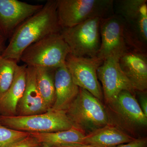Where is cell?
<instances>
[{
  "instance_id": "1",
  "label": "cell",
  "mask_w": 147,
  "mask_h": 147,
  "mask_svg": "<svg viewBox=\"0 0 147 147\" xmlns=\"http://www.w3.org/2000/svg\"><path fill=\"white\" fill-rule=\"evenodd\" d=\"M62 29L58 20L57 0H48L40 10L16 29L1 57L19 62L27 47L49 35L60 33Z\"/></svg>"
},
{
  "instance_id": "2",
  "label": "cell",
  "mask_w": 147,
  "mask_h": 147,
  "mask_svg": "<svg viewBox=\"0 0 147 147\" xmlns=\"http://www.w3.org/2000/svg\"><path fill=\"white\" fill-rule=\"evenodd\" d=\"M65 112L73 127L86 135L110 124L104 103L81 88Z\"/></svg>"
},
{
  "instance_id": "3",
  "label": "cell",
  "mask_w": 147,
  "mask_h": 147,
  "mask_svg": "<svg viewBox=\"0 0 147 147\" xmlns=\"http://www.w3.org/2000/svg\"><path fill=\"white\" fill-rule=\"evenodd\" d=\"M114 12L122 18L130 49L147 54V0H115Z\"/></svg>"
},
{
  "instance_id": "4",
  "label": "cell",
  "mask_w": 147,
  "mask_h": 147,
  "mask_svg": "<svg viewBox=\"0 0 147 147\" xmlns=\"http://www.w3.org/2000/svg\"><path fill=\"white\" fill-rule=\"evenodd\" d=\"M110 124L134 138L145 131L147 117L143 113L135 95L123 90L116 99L105 105Z\"/></svg>"
},
{
  "instance_id": "5",
  "label": "cell",
  "mask_w": 147,
  "mask_h": 147,
  "mask_svg": "<svg viewBox=\"0 0 147 147\" xmlns=\"http://www.w3.org/2000/svg\"><path fill=\"white\" fill-rule=\"evenodd\" d=\"M69 53L68 45L60 33L53 34L27 47L22 53L20 61L34 68L55 69L65 64Z\"/></svg>"
},
{
  "instance_id": "6",
  "label": "cell",
  "mask_w": 147,
  "mask_h": 147,
  "mask_svg": "<svg viewBox=\"0 0 147 147\" xmlns=\"http://www.w3.org/2000/svg\"><path fill=\"white\" fill-rule=\"evenodd\" d=\"M57 9L60 26L67 28L91 18L112 16L114 0H57Z\"/></svg>"
},
{
  "instance_id": "7",
  "label": "cell",
  "mask_w": 147,
  "mask_h": 147,
  "mask_svg": "<svg viewBox=\"0 0 147 147\" xmlns=\"http://www.w3.org/2000/svg\"><path fill=\"white\" fill-rule=\"evenodd\" d=\"M0 123L8 128L30 133L55 132L73 127L65 111L52 109L32 115L0 116Z\"/></svg>"
},
{
  "instance_id": "8",
  "label": "cell",
  "mask_w": 147,
  "mask_h": 147,
  "mask_svg": "<svg viewBox=\"0 0 147 147\" xmlns=\"http://www.w3.org/2000/svg\"><path fill=\"white\" fill-rule=\"evenodd\" d=\"M101 18H94L71 28H63L60 34L71 55L78 57H97L100 46Z\"/></svg>"
},
{
  "instance_id": "9",
  "label": "cell",
  "mask_w": 147,
  "mask_h": 147,
  "mask_svg": "<svg viewBox=\"0 0 147 147\" xmlns=\"http://www.w3.org/2000/svg\"><path fill=\"white\" fill-rule=\"evenodd\" d=\"M100 46L96 57L100 60L111 57L119 58L131 50L127 42L122 18L117 14L100 19Z\"/></svg>"
},
{
  "instance_id": "10",
  "label": "cell",
  "mask_w": 147,
  "mask_h": 147,
  "mask_svg": "<svg viewBox=\"0 0 147 147\" xmlns=\"http://www.w3.org/2000/svg\"><path fill=\"white\" fill-rule=\"evenodd\" d=\"M102 62L97 57H78L69 54L66 59L65 64L74 84L103 102V93L96 73Z\"/></svg>"
},
{
  "instance_id": "11",
  "label": "cell",
  "mask_w": 147,
  "mask_h": 147,
  "mask_svg": "<svg viewBox=\"0 0 147 147\" xmlns=\"http://www.w3.org/2000/svg\"><path fill=\"white\" fill-rule=\"evenodd\" d=\"M118 60L114 57L108 58L97 69V78L102 85L105 105L112 102L123 90L135 95V90L120 67Z\"/></svg>"
},
{
  "instance_id": "12",
  "label": "cell",
  "mask_w": 147,
  "mask_h": 147,
  "mask_svg": "<svg viewBox=\"0 0 147 147\" xmlns=\"http://www.w3.org/2000/svg\"><path fill=\"white\" fill-rule=\"evenodd\" d=\"M18 0H0V32L9 39L16 29L25 20L42 8Z\"/></svg>"
},
{
  "instance_id": "13",
  "label": "cell",
  "mask_w": 147,
  "mask_h": 147,
  "mask_svg": "<svg viewBox=\"0 0 147 147\" xmlns=\"http://www.w3.org/2000/svg\"><path fill=\"white\" fill-rule=\"evenodd\" d=\"M118 62L135 91L147 90V54L129 50L119 58Z\"/></svg>"
},
{
  "instance_id": "14",
  "label": "cell",
  "mask_w": 147,
  "mask_h": 147,
  "mask_svg": "<svg viewBox=\"0 0 147 147\" xmlns=\"http://www.w3.org/2000/svg\"><path fill=\"white\" fill-rule=\"evenodd\" d=\"M48 110L38 88L35 69L27 66L26 88L17 105L16 116L32 115Z\"/></svg>"
},
{
  "instance_id": "15",
  "label": "cell",
  "mask_w": 147,
  "mask_h": 147,
  "mask_svg": "<svg viewBox=\"0 0 147 147\" xmlns=\"http://www.w3.org/2000/svg\"><path fill=\"white\" fill-rule=\"evenodd\" d=\"M54 79L55 100L51 109L65 111L77 96L79 88L74 82L65 64L55 69Z\"/></svg>"
},
{
  "instance_id": "16",
  "label": "cell",
  "mask_w": 147,
  "mask_h": 147,
  "mask_svg": "<svg viewBox=\"0 0 147 147\" xmlns=\"http://www.w3.org/2000/svg\"><path fill=\"white\" fill-rule=\"evenodd\" d=\"M27 67L25 64L17 66L11 86L0 98V116H16L17 105L26 88Z\"/></svg>"
},
{
  "instance_id": "17",
  "label": "cell",
  "mask_w": 147,
  "mask_h": 147,
  "mask_svg": "<svg viewBox=\"0 0 147 147\" xmlns=\"http://www.w3.org/2000/svg\"><path fill=\"white\" fill-rule=\"evenodd\" d=\"M136 139L116 127L109 124L86 135L83 144L95 147H116Z\"/></svg>"
},
{
  "instance_id": "18",
  "label": "cell",
  "mask_w": 147,
  "mask_h": 147,
  "mask_svg": "<svg viewBox=\"0 0 147 147\" xmlns=\"http://www.w3.org/2000/svg\"><path fill=\"white\" fill-rule=\"evenodd\" d=\"M40 144H45L51 147L83 144V139L86 135L72 127L67 130L47 132L30 133Z\"/></svg>"
},
{
  "instance_id": "19",
  "label": "cell",
  "mask_w": 147,
  "mask_h": 147,
  "mask_svg": "<svg viewBox=\"0 0 147 147\" xmlns=\"http://www.w3.org/2000/svg\"><path fill=\"white\" fill-rule=\"evenodd\" d=\"M35 69L38 88L46 107L50 110L55 100L54 79L55 69L41 67Z\"/></svg>"
},
{
  "instance_id": "20",
  "label": "cell",
  "mask_w": 147,
  "mask_h": 147,
  "mask_svg": "<svg viewBox=\"0 0 147 147\" xmlns=\"http://www.w3.org/2000/svg\"><path fill=\"white\" fill-rule=\"evenodd\" d=\"M18 65L16 61L0 57V98L11 86Z\"/></svg>"
},
{
  "instance_id": "21",
  "label": "cell",
  "mask_w": 147,
  "mask_h": 147,
  "mask_svg": "<svg viewBox=\"0 0 147 147\" xmlns=\"http://www.w3.org/2000/svg\"><path fill=\"white\" fill-rule=\"evenodd\" d=\"M30 133L8 128L0 123V147H5L29 136Z\"/></svg>"
},
{
  "instance_id": "22",
  "label": "cell",
  "mask_w": 147,
  "mask_h": 147,
  "mask_svg": "<svg viewBox=\"0 0 147 147\" xmlns=\"http://www.w3.org/2000/svg\"><path fill=\"white\" fill-rule=\"evenodd\" d=\"M41 144L31 134L5 147H40Z\"/></svg>"
},
{
  "instance_id": "23",
  "label": "cell",
  "mask_w": 147,
  "mask_h": 147,
  "mask_svg": "<svg viewBox=\"0 0 147 147\" xmlns=\"http://www.w3.org/2000/svg\"><path fill=\"white\" fill-rule=\"evenodd\" d=\"M135 96L138 97V101L140 108L146 116L147 117V90L141 91H135Z\"/></svg>"
},
{
  "instance_id": "24",
  "label": "cell",
  "mask_w": 147,
  "mask_h": 147,
  "mask_svg": "<svg viewBox=\"0 0 147 147\" xmlns=\"http://www.w3.org/2000/svg\"><path fill=\"white\" fill-rule=\"evenodd\" d=\"M147 139L146 137L137 138L126 144L119 145L116 147H147Z\"/></svg>"
},
{
  "instance_id": "25",
  "label": "cell",
  "mask_w": 147,
  "mask_h": 147,
  "mask_svg": "<svg viewBox=\"0 0 147 147\" xmlns=\"http://www.w3.org/2000/svg\"><path fill=\"white\" fill-rule=\"evenodd\" d=\"M7 39L0 32V57L6 47L5 42Z\"/></svg>"
},
{
  "instance_id": "26",
  "label": "cell",
  "mask_w": 147,
  "mask_h": 147,
  "mask_svg": "<svg viewBox=\"0 0 147 147\" xmlns=\"http://www.w3.org/2000/svg\"><path fill=\"white\" fill-rule=\"evenodd\" d=\"M55 147H95L94 146H91L90 145L86 144H80L73 145V146H58Z\"/></svg>"
},
{
  "instance_id": "27",
  "label": "cell",
  "mask_w": 147,
  "mask_h": 147,
  "mask_svg": "<svg viewBox=\"0 0 147 147\" xmlns=\"http://www.w3.org/2000/svg\"><path fill=\"white\" fill-rule=\"evenodd\" d=\"M40 147H51L50 146H48L46 144H40Z\"/></svg>"
}]
</instances>
